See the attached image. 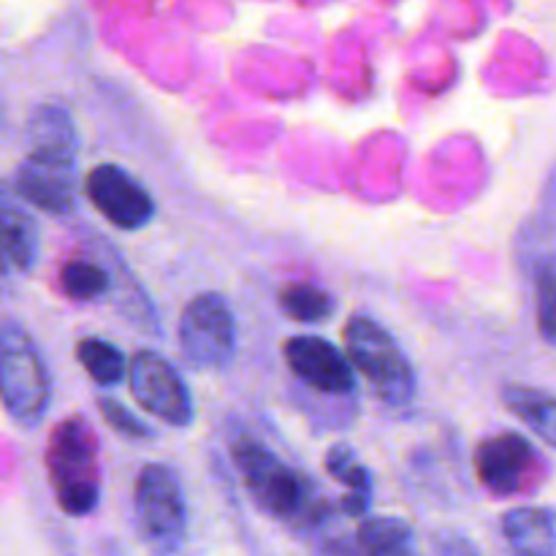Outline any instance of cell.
I'll return each mask as SVG.
<instances>
[{
    "label": "cell",
    "mask_w": 556,
    "mask_h": 556,
    "mask_svg": "<svg viewBox=\"0 0 556 556\" xmlns=\"http://www.w3.org/2000/svg\"><path fill=\"white\" fill-rule=\"evenodd\" d=\"M440 556H478V554H476V548L465 541V538L445 535L443 541H440Z\"/></svg>",
    "instance_id": "obj_22"
},
{
    "label": "cell",
    "mask_w": 556,
    "mask_h": 556,
    "mask_svg": "<svg viewBox=\"0 0 556 556\" xmlns=\"http://www.w3.org/2000/svg\"><path fill=\"white\" fill-rule=\"evenodd\" d=\"M503 402L543 443L556 448V396L532 386H505Z\"/></svg>",
    "instance_id": "obj_15"
},
{
    "label": "cell",
    "mask_w": 556,
    "mask_h": 556,
    "mask_svg": "<svg viewBox=\"0 0 556 556\" xmlns=\"http://www.w3.org/2000/svg\"><path fill=\"white\" fill-rule=\"evenodd\" d=\"M16 195L27 206L65 217L79 195V134L65 106L43 103L27 119V155L14 174Z\"/></svg>",
    "instance_id": "obj_1"
},
{
    "label": "cell",
    "mask_w": 556,
    "mask_h": 556,
    "mask_svg": "<svg viewBox=\"0 0 556 556\" xmlns=\"http://www.w3.org/2000/svg\"><path fill=\"white\" fill-rule=\"evenodd\" d=\"M98 407H101V416L106 418V424L119 434V438H128V440L150 438V427H147L134 410H128L123 402L112 400V396H98Z\"/></svg>",
    "instance_id": "obj_21"
},
{
    "label": "cell",
    "mask_w": 556,
    "mask_h": 556,
    "mask_svg": "<svg viewBox=\"0 0 556 556\" xmlns=\"http://www.w3.org/2000/svg\"><path fill=\"white\" fill-rule=\"evenodd\" d=\"M282 356L299 383L309 386L320 394L342 396L356 389V372L345 353L320 337H291L282 348Z\"/></svg>",
    "instance_id": "obj_10"
},
{
    "label": "cell",
    "mask_w": 556,
    "mask_h": 556,
    "mask_svg": "<svg viewBox=\"0 0 556 556\" xmlns=\"http://www.w3.org/2000/svg\"><path fill=\"white\" fill-rule=\"evenodd\" d=\"M503 535L514 556H556V519L546 508L521 505L508 510Z\"/></svg>",
    "instance_id": "obj_13"
},
{
    "label": "cell",
    "mask_w": 556,
    "mask_h": 556,
    "mask_svg": "<svg viewBox=\"0 0 556 556\" xmlns=\"http://www.w3.org/2000/svg\"><path fill=\"white\" fill-rule=\"evenodd\" d=\"M364 556H421L416 532L400 516H369L358 527Z\"/></svg>",
    "instance_id": "obj_16"
},
{
    "label": "cell",
    "mask_w": 556,
    "mask_h": 556,
    "mask_svg": "<svg viewBox=\"0 0 556 556\" xmlns=\"http://www.w3.org/2000/svg\"><path fill=\"white\" fill-rule=\"evenodd\" d=\"M280 307L299 324H320L334 315V296L315 282H291L280 291Z\"/></svg>",
    "instance_id": "obj_18"
},
{
    "label": "cell",
    "mask_w": 556,
    "mask_h": 556,
    "mask_svg": "<svg viewBox=\"0 0 556 556\" xmlns=\"http://www.w3.org/2000/svg\"><path fill=\"white\" fill-rule=\"evenodd\" d=\"M345 356L353 372L364 375L380 402L391 407L410 405L416 396V372L389 329L369 315H351L345 324Z\"/></svg>",
    "instance_id": "obj_5"
},
{
    "label": "cell",
    "mask_w": 556,
    "mask_h": 556,
    "mask_svg": "<svg viewBox=\"0 0 556 556\" xmlns=\"http://www.w3.org/2000/svg\"><path fill=\"white\" fill-rule=\"evenodd\" d=\"M134 519L141 543L152 554L172 556L182 548L188 538V503L172 467H141L134 489Z\"/></svg>",
    "instance_id": "obj_6"
},
{
    "label": "cell",
    "mask_w": 556,
    "mask_h": 556,
    "mask_svg": "<svg viewBox=\"0 0 556 556\" xmlns=\"http://www.w3.org/2000/svg\"><path fill=\"white\" fill-rule=\"evenodd\" d=\"M112 286V277L90 258H71L60 269V288L74 302H96Z\"/></svg>",
    "instance_id": "obj_19"
},
{
    "label": "cell",
    "mask_w": 556,
    "mask_h": 556,
    "mask_svg": "<svg viewBox=\"0 0 556 556\" xmlns=\"http://www.w3.org/2000/svg\"><path fill=\"white\" fill-rule=\"evenodd\" d=\"M76 362L85 367L92 383H98L101 389L119 386L128 375L125 353L109 340H101V337H85V340L76 342Z\"/></svg>",
    "instance_id": "obj_17"
},
{
    "label": "cell",
    "mask_w": 556,
    "mask_h": 556,
    "mask_svg": "<svg viewBox=\"0 0 556 556\" xmlns=\"http://www.w3.org/2000/svg\"><path fill=\"white\" fill-rule=\"evenodd\" d=\"M532 465H535V448L530 440L516 432L494 434L476 448L478 481L497 497L519 494Z\"/></svg>",
    "instance_id": "obj_11"
},
{
    "label": "cell",
    "mask_w": 556,
    "mask_h": 556,
    "mask_svg": "<svg viewBox=\"0 0 556 556\" xmlns=\"http://www.w3.org/2000/svg\"><path fill=\"white\" fill-rule=\"evenodd\" d=\"M326 470L337 483L348 489V497L342 500V510L351 516L367 514L369 497H372V476L356 456V451L345 443L331 445L329 454H326Z\"/></svg>",
    "instance_id": "obj_14"
},
{
    "label": "cell",
    "mask_w": 556,
    "mask_h": 556,
    "mask_svg": "<svg viewBox=\"0 0 556 556\" xmlns=\"http://www.w3.org/2000/svg\"><path fill=\"white\" fill-rule=\"evenodd\" d=\"M128 386L134 400L157 421L174 429L193 424V400L182 375L157 351L141 348L128 362Z\"/></svg>",
    "instance_id": "obj_8"
},
{
    "label": "cell",
    "mask_w": 556,
    "mask_h": 556,
    "mask_svg": "<svg viewBox=\"0 0 556 556\" xmlns=\"http://www.w3.org/2000/svg\"><path fill=\"white\" fill-rule=\"evenodd\" d=\"M233 465H237L253 503L266 516L280 521H309L318 516V497H315L313 481L296 467L282 462L261 440H237Z\"/></svg>",
    "instance_id": "obj_2"
},
{
    "label": "cell",
    "mask_w": 556,
    "mask_h": 556,
    "mask_svg": "<svg viewBox=\"0 0 556 556\" xmlns=\"http://www.w3.org/2000/svg\"><path fill=\"white\" fill-rule=\"evenodd\" d=\"M0 402L14 424L36 429L52 402V378L30 331L14 318L0 320Z\"/></svg>",
    "instance_id": "obj_4"
},
{
    "label": "cell",
    "mask_w": 556,
    "mask_h": 556,
    "mask_svg": "<svg viewBox=\"0 0 556 556\" xmlns=\"http://www.w3.org/2000/svg\"><path fill=\"white\" fill-rule=\"evenodd\" d=\"M47 472L58 505L68 516H87L101 500L98 440L85 416H68L52 429L47 443Z\"/></svg>",
    "instance_id": "obj_3"
},
{
    "label": "cell",
    "mask_w": 556,
    "mask_h": 556,
    "mask_svg": "<svg viewBox=\"0 0 556 556\" xmlns=\"http://www.w3.org/2000/svg\"><path fill=\"white\" fill-rule=\"evenodd\" d=\"M179 353L201 372L223 369L237 356V320L220 293H199L179 315Z\"/></svg>",
    "instance_id": "obj_7"
},
{
    "label": "cell",
    "mask_w": 556,
    "mask_h": 556,
    "mask_svg": "<svg viewBox=\"0 0 556 556\" xmlns=\"http://www.w3.org/2000/svg\"><path fill=\"white\" fill-rule=\"evenodd\" d=\"M41 253V231L25 201L0 185V271H30Z\"/></svg>",
    "instance_id": "obj_12"
},
{
    "label": "cell",
    "mask_w": 556,
    "mask_h": 556,
    "mask_svg": "<svg viewBox=\"0 0 556 556\" xmlns=\"http://www.w3.org/2000/svg\"><path fill=\"white\" fill-rule=\"evenodd\" d=\"M87 201L119 231H141L155 217L150 190L117 163L90 168L81 182Z\"/></svg>",
    "instance_id": "obj_9"
},
{
    "label": "cell",
    "mask_w": 556,
    "mask_h": 556,
    "mask_svg": "<svg viewBox=\"0 0 556 556\" xmlns=\"http://www.w3.org/2000/svg\"><path fill=\"white\" fill-rule=\"evenodd\" d=\"M538 331L548 345L556 348V255L546 258L535 277Z\"/></svg>",
    "instance_id": "obj_20"
}]
</instances>
